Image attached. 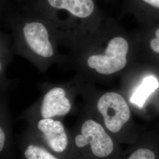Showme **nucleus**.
I'll return each mask as SVG.
<instances>
[{
  "instance_id": "nucleus-2",
  "label": "nucleus",
  "mask_w": 159,
  "mask_h": 159,
  "mask_svg": "<svg viewBox=\"0 0 159 159\" xmlns=\"http://www.w3.org/2000/svg\"><path fill=\"white\" fill-rule=\"evenodd\" d=\"M72 159H121L113 139L100 123L85 120L71 139Z\"/></svg>"
},
{
  "instance_id": "nucleus-3",
  "label": "nucleus",
  "mask_w": 159,
  "mask_h": 159,
  "mask_svg": "<svg viewBox=\"0 0 159 159\" xmlns=\"http://www.w3.org/2000/svg\"><path fill=\"white\" fill-rule=\"evenodd\" d=\"M42 94L40 98L21 114L18 119L29 123L40 119H57L65 116L72 109L68 89L63 85H39Z\"/></svg>"
},
{
  "instance_id": "nucleus-1",
  "label": "nucleus",
  "mask_w": 159,
  "mask_h": 159,
  "mask_svg": "<svg viewBox=\"0 0 159 159\" xmlns=\"http://www.w3.org/2000/svg\"><path fill=\"white\" fill-rule=\"evenodd\" d=\"M4 21L11 31L14 54L44 71L57 58L56 38L61 36L50 18L28 4L9 12Z\"/></svg>"
},
{
  "instance_id": "nucleus-12",
  "label": "nucleus",
  "mask_w": 159,
  "mask_h": 159,
  "mask_svg": "<svg viewBox=\"0 0 159 159\" xmlns=\"http://www.w3.org/2000/svg\"><path fill=\"white\" fill-rule=\"evenodd\" d=\"M12 8L11 0H0V21H4L7 14Z\"/></svg>"
},
{
  "instance_id": "nucleus-5",
  "label": "nucleus",
  "mask_w": 159,
  "mask_h": 159,
  "mask_svg": "<svg viewBox=\"0 0 159 159\" xmlns=\"http://www.w3.org/2000/svg\"><path fill=\"white\" fill-rule=\"evenodd\" d=\"M129 45L123 37L116 36L110 39L102 54H93L87 58L88 66L97 73L111 75L125 67Z\"/></svg>"
},
{
  "instance_id": "nucleus-7",
  "label": "nucleus",
  "mask_w": 159,
  "mask_h": 159,
  "mask_svg": "<svg viewBox=\"0 0 159 159\" xmlns=\"http://www.w3.org/2000/svg\"><path fill=\"white\" fill-rule=\"evenodd\" d=\"M14 54L11 34L0 30V93H8L13 86L7 78V70Z\"/></svg>"
},
{
  "instance_id": "nucleus-9",
  "label": "nucleus",
  "mask_w": 159,
  "mask_h": 159,
  "mask_svg": "<svg viewBox=\"0 0 159 159\" xmlns=\"http://www.w3.org/2000/svg\"><path fill=\"white\" fill-rule=\"evenodd\" d=\"M12 133L8 93H0V155L9 146Z\"/></svg>"
},
{
  "instance_id": "nucleus-13",
  "label": "nucleus",
  "mask_w": 159,
  "mask_h": 159,
  "mask_svg": "<svg viewBox=\"0 0 159 159\" xmlns=\"http://www.w3.org/2000/svg\"><path fill=\"white\" fill-rule=\"evenodd\" d=\"M149 45L152 51L159 54V27L154 30V37L150 41Z\"/></svg>"
},
{
  "instance_id": "nucleus-8",
  "label": "nucleus",
  "mask_w": 159,
  "mask_h": 159,
  "mask_svg": "<svg viewBox=\"0 0 159 159\" xmlns=\"http://www.w3.org/2000/svg\"><path fill=\"white\" fill-rule=\"evenodd\" d=\"M23 133L21 142L24 159H61L51 152L27 129Z\"/></svg>"
},
{
  "instance_id": "nucleus-14",
  "label": "nucleus",
  "mask_w": 159,
  "mask_h": 159,
  "mask_svg": "<svg viewBox=\"0 0 159 159\" xmlns=\"http://www.w3.org/2000/svg\"><path fill=\"white\" fill-rule=\"evenodd\" d=\"M143 1L148 4V6L159 10V0H142Z\"/></svg>"
},
{
  "instance_id": "nucleus-4",
  "label": "nucleus",
  "mask_w": 159,
  "mask_h": 159,
  "mask_svg": "<svg viewBox=\"0 0 159 159\" xmlns=\"http://www.w3.org/2000/svg\"><path fill=\"white\" fill-rule=\"evenodd\" d=\"M27 125V129L57 156L70 154L71 137L61 120L40 119Z\"/></svg>"
},
{
  "instance_id": "nucleus-11",
  "label": "nucleus",
  "mask_w": 159,
  "mask_h": 159,
  "mask_svg": "<svg viewBox=\"0 0 159 159\" xmlns=\"http://www.w3.org/2000/svg\"><path fill=\"white\" fill-rule=\"evenodd\" d=\"M125 159H157V154L152 148L138 146L131 150Z\"/></svg>"
},
{
  "instance_id": "nucleus-6",
  "label": "nucleus",
  "mask_w": 159,
  "mask_h": 159,
  "mask_svg": "<svg viewBox=\"0 0 159 159\" xmlns=\"http://www.w3.org/2000/svg\"><path fill=\"white\" fill-rule=\"evenodd\" d=\"M104 125L111 133H117L130 119V107L125 98L119 93L110 91L100 97L97 103Z\"/></svg>"
},
{
  "instance_id": "nucleus-10",
  "label": "nucleus",
  "mask_w": 159,
  "mask_h": 159,
  "mask_svg": "<svg viewBox=\"0 0 159 159\" xmlns=\"http://www.w3.org/2000/svg\"><path fill=\"white\" fill-rule=\"evenodd\" d=\"M159 87V81L155 77L148 75L145 77L140 85L132 94L131 102L139 107H142L148 96Z\"/></svg>"
}]
</instances>
